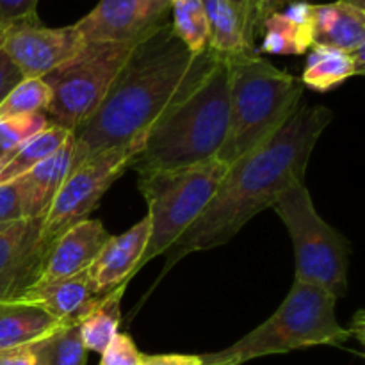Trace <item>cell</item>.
<instances>
[{"mask_svg":"<svg viewBox=\"0 0 365 365\" xmlns=\"http://www.w3.org/2000/svg\"><path fill=\"white\" fill-rule=\"evenodd\" d=\"M331 120L328 107L299 106L269 139L232 163L205 210L170 248L166 269L191 252L227 245L252 217L305 182L310 155Z\"/></svg>","mask_w":365,"mask_h":365,"instance_id":"6da1fadb","label":"cell"},{"mask_svg":"<svg viewBox=\"0 0 365 365\" xmlns=\"http://www.w3.org/2000/svg\"><path fill=\"white\" fill-rule=\"evenodd\" d=\"M217 59L209 48L189 52L171 21L135 43L103 102L73 134L71 171L145 135L168 107L200 84Z\"/></svg>","mask_w":365,"mask_h":365,"instance_id":"7a4b0ae2","label":"cell"},{"mask_svg":"<svg viewBox=\"0 0 365 365\" xmlns=\"http://www.w3.org/2000/svg\"><path fill=\"white\" fill-rule=\"evenodd\" d=\"M230 121V75L217 59L192 91L168 107L146 130L130 166L138 175L195 166L217 157Z\"/></svg>","mask_w":365,"mask_h":365,"instance_id":"3957f363","label":"cell"},{"mask_svg":"<svg viewBox=\"0 0 365 365\" xmlns=\"http://www.w3.org/2000/svg\"><path fill=\"white\" fill-rule=\"evenodd\" d=\"M230 121L217 159L230 166L269 139L299 107L305 86L259 52L227 59Z\"/></svg>","mask_w":365,"mask_h":365,"instance_id":"277c9868","label":"cell"},{"mask_svg":"<svg viewBox=\"0 0 365 365\" xmlns=\"http://www.w3.org/2000/svg\"><path fill=\"white\" fill-rule=\"evenodd\" d=\"M337 299L324 289L294 280L277 312L221 351L202 356L203 365H242L269 355L312 346H342L353 331L339 324Z\"/></svg>","mask_w":365,"mask_h":365,"instance_id":"5b68a950","label":"cell"},{"mask_svg":"<svg viewBox=\"0 0 365 365\" xmlns=\"http://www.w3.org/2000/svg\"><path fill=\"white\" fill-rule=\"evenodd\" d=\"M227 170V164L214 157L180 170L139 175V191L148 203L150 237L135 274L168 252L198 220Z\"/></svg>","mask_w":365,"mask_h":365,"instance_id":"8992f818","label":"cell"},{"mask_svg":"<svg viewBox=\"0 0 365 365\" xmlns=\"http://www.w3.org/2000/svg\"><path fill=\"white\" fill-rule=\"evenodd\" d=\"M271 209L291 235L294 280L317 285L335 299L342 298L348 291V241L319 216L305 182L287 189Z\"/></svg>","mask_w":365,"mask_h":365,"instance_id":"52a82bcc","label":"cell"},{"mask_svg":"<svg viewBox=\"0 0 365 365\" xmlns=\"http://www.w3.org/2000/svg\"><path fill=\"white\" fill-rule=\"evenodd\" d=\"M135 45L84 43L73 57L43 77L50 88L45 113L53 125L77 132L95 114Z\"/></svg>","mask_w":365,"mask_h":365,"instance_id":"ba28073f","label":"cell"},{"mask_svg":"<svg viewBox=\"0 0 365 365\" xmlns=\"http://www.w3.org/2000/svg\"><path fill=\"white\" fill-rule=\"evenodd\" d=\"M143 138L145 135L98 153L77 170L70 171L43 217V237L48 245L68 228L88 220L89 212L98 205L107 189L128 170L134 155L141 150Z\"/></svg>","mask_w":365,"mask_h":365,"instance_id":"9c48e42d","label":"cell"},{"mask_svg":"<svg viewBox=\"0 0 365 365\" xmlns=\"http://www.w3.org/2000/svg\"><path fill=\"white\" fill-rule=\"evenodd\" d=\"M171 0H100L75 29L84 43L135 45L170 24Z\"/></svg>","mask_w":365,"mask_h":365,"instance_id":"30bf717a","label":"cell"},{"mask_svg":"<svg viewBox=\"0 0 365 365\" xmlns=\"http://www.w3.org/2000/svg\"><path fill=\"white\" fill-rule=\"evenodd\" d=\"M84 46L75 25L45 27L34 21H21L4 29L0 48L13 61L24 78H43Z\"/></svg>","mask_w":365,"mask_h":365,"instance_id":"8fae6325","label":"cell"},{"mask_svg":"<svg viewBox=\"0 0 365 365\" xmlns=\"http://www.w3.org/2000/svg\"><path fill=\"white\" fill-rule=\"evenodd\" d=\"M48 250L43 217L0 225V303L18 302L38 284Z\"/></svg>","mask_w":365,"mask_h":365,"instance_id":"7c38bea8","label":"cell"},{"mask_svg":"<svg viewBox=\"0 0 365 365\" xmlns=\"http://www.w3.org/2000/svg\"><path fill=\"white\" fill-rule=\"evenodd\" d=\"M109 239L110 234L98 220H84L68 228L50 245L38 284L63 280L88 271Z\"/></svg>","mask_w":365,"mask_h":365,"instance_id":"4fadbf2b","label":"cell"},{"mask_svg":"<svg viewBox=\"0 0 365 365\" xmlns=\"http://www.w3.org/2000/svg\"><path fill=\"white\" fill-rule=\"evenodd\" d=\"M150 237V220L143 217L130 230L121 235H110L100 255L88 269L93 291L103 296L116 287H127L135 277V267L145 253Z\"/></svg>","mask_w":365,"mask_h":365,"instance_id":"5bb4252c","label":"cell"},{"mask_svg":"<svg viewBox=\"0 0 365 365\" xmlns=\"http://www.w3.org/2000/svg\"><path fill=\"white\" fill-rule=\"evenodd\" d=\"M310 24L314 45L334 46L348 53L365 46V9L351 4L341 0L312 4Z\"/></svg>","mask_w":365,"mask_h":365,"instance_id":"9a60e30c","label":"cell"},{"mask_svg":"<svg viewBox=\"0 0 365 365\" xmlns=\"http://www.w3.org/2000/svg\"><path fill=\"white\" fill-rule=\"evenodd\" d=\"M71 153H73V139L48 159L16 178L20 185L25 217H45L61 185L70 175Z\"/></svg>","mask_w":365,"mask_h":365,"instance_id":"2e32d148","label":"cell"},{"mask_svg":"<svg viewBox=\"0 0 365 365\" xmlns=\"http://www.w3.org/2000/svg\"><path fill=\"white\" fill-rule=\"evenodd\" d=\"M312 4L292 2L285 9L271 14L262 25L260 52L277 56H303L312 48Z\"/></svg>","mask_w":365,"mask_h":365,"instance_id":"e0dca14e","label":"cell"},{"mask_svg":"<svg viewBox=\"0 0 365 365\" xmlns=\"http://www.w3.org/2000/svg\"><path fill=\"white\" fill-rule=\"evenodd\" d=\"M98 298L93 291L88 271H84L63 280L34 285L18 302L36 303L57 321H70L78 319Z\"/></svg>","mask_w":365,"mask_h":365,"instance_id":"ac0fdd59","label":"cell"},{"mask_svg":"<svg viewBox=\"0 0 365 365\" xmlns=\"http://www.w3.org/2000/svg\"><path fill=\"white\" fill-rule=\"evenodd\" d=\"M63 323L66 321H57L36 303H0V353L36 344Z\"/></svg>","mask_w":365,"mask_h":365,"instance_id":"d6986e66","label":"cell"},{"mask_svg":"<svg viewBox=\"0 0 365 365\" xmlns=\"http://www.w3.org/2000/svg\"><path fill=\"white\" fill-rule=\"evenodd\" d=\"M127 287H116L107 294L100 296L81 317L78 328L84 348L102 355L103 349L109 346L121 321V298Z\"/></svg>","mask_w":365,"mask_h":365,"instance_id":"ffe728a7","label":"cell"},{"mask_svg":"<svg viewBox=\"0 0 365 365\" xmlns=\"http://www.w3.org/2000/svg\"><path fill=\"white\" fill-rule=\"evenodd\" d=\"M71 139H73V132L48 123V127L32 135L13 155H9L6 160L0 163V184L16 180L18 177L25 175L32 168L38 166L39 163L53 155L57 150L63 148Z\"/></svg>","mask_w":365,"mask_h":365,"instance_id":"44dd1931","label":"cell"},{"mask_svg":"<svg viewBox=\"0 0 365 365\" xmlns=\"http://www.w3.org/2000/svg\"><path fill=\"white\" fill-rule=\"evenodd\" d=\"M209 20V50L221 59L257 52L248 45L241 21L227 0H202Z\"/></svg>","mask_w":365,"mask_h":365,"instance_id":"7402d4cb","label":"cell"},{"mask_svg":"<svg viewBox=\"0 0 365 365\" xmlns=\"http://www.w3.org/2000/svg\"><path fill=\"white\" fill-rule=\"evenodd\" d=\"M355 75H360V71L351 53L334 46L314 45L299 81L314 91H330Z\"/></svg>","mask_w":365,"mask_h":365,"instance_id":"603a6c76","label":"cell"},{"mask_svg":"<svg viewBox=\"0 0 365 365\" xmlns=\"http://www.w3.org/2000/svg\"><path fill=\"white\" fill-rule=\"evenodd\" d=\"M31 348L39 365H86L88 362V349L82 342L78 319L66 321Z\"/></svg>","mask_w":365,"mask_h":365,"instance_id":"cb8c5ba5","label":"cell"},{"mask_svg":"<svg viewBox=\"0 0 365 365\" xmlns=\"http://www.w3.org/2000/svg\"><path fill=\"white\" fill-rule=\"evenodd\" d=\"M171 14V29L189 52H205L209 48V20L202 0H173Z\"/></svg>","mask_w":365,"mask_h":365,"instance_id":"d4e9b609","label":"cell"},{"mask_svg":"<svg viewBox=\"0 0 365 365\" xmlns=\"http://www.w3.org/2000/svg\"><path fill=\"white\" fill-rule=\"evenodd\" d=\"M50 102V88L43 78H24L0 102V120L9 116L45 113Z\"/></svg>","mask_w":365,"mask_h":365,"instance_id":"484cf974","label":"cell"},{"mask_svg":"<svg viewBox=\"0 0 365 365\" xmlns=\"http://www.w3.org/2000/svg\"><path fill=\"white\" fill-rule=\"evenodd\" d=\"M48 127V118L43 113L9 116L0 120V163L13 155L25 141Z\"/></svg>","mask_w":365,"mask_h":365,"instance_id":"4316f807","label":"cell"},{"mask_svg":"<svg viewBox=\"0 0 365 365\" xmlns=\"http://www.w3.org/2000/svg\"><path fill=\"white\" fill-rule=\"evenodd\" d=\"M143 356L145 355L139 351L130 335L118 331L109 346L103 349L100 365H141Z\"/></svg>","mask_w":365,"mask_h":365,"instance_id":"83f0119b","label":"cell"},{"mask_svg":"<svg viewBox=\"0 0 365 365\" xmlns=\"http://www.w3.org/2000/svg\"><path fill=\"white\" fill-rule=\"evenodd\" d=\"M39 0H0V32L21 21L39 20L36 14Z\"/></svg>","mask_w":365,"mask_h":365,"instance_id":"f1b7e54d","label":"cell"},{"mask_svg":"<svg viewBox=\"0 0 365 365\" xmlns=\"http://www.w3.org/2000/svg\"><path fill=\"white\" fill-rule=\"evenodd\" d=\"M25 220L20 185L16 180L0 184V225Z\"/></svg>","mask_w":365,"mask_h":365,"instance_id":"f546056e","label":"cell"},{"mask_svg":"<svg viewBox=\"0 0 365 365\" xmlns=\"http://www.w3.org/2000/svg\"><path fill=\"white\" fill-rule=\"evenodd\" d=\"M292 2H298V0H248L250 31H252L253 41H257V38H259L260 32H262L264 21H266L271 14L278 13V11L291 6Z\"/></svg>","mask_w":365,"mask_h":365,"instance_id":"4dcf8cb0","label":"cell"},{"mask_svg":"<svg viewBox=\"0 0 365 365\" xmlns=\"http://www.w3.org/2000/svg\"><path fill=\"white\" fill-rule=\"evenodd\" d=\"M21 81H24V75H21L20 70L14 66L13 61L6 56V52L0 48V102H2V100L9 95L11 89Z\"/></svg>","mask_w":365,"mask_h":365,"instance_id":"1f68e13d","label":"cell"},{"mask_svg":"<svg viewBox=\"0 0 365 365\" xmlns=\"http://www.w3.org/2000/svg\"><path fill=\"white\" fill-rule=\"evenodd\" d=\"M141 365H203L200 355H145Z\"/></svg>","mask_w":365,"mask_h":365,"instance_id":"d6a6232c","label":"cell"},{"mask_svg":"<svg viewBox=\"0 0 365 365\" xmlns=\"http://www.w3.org/2000/svg\"><path fill=\"white\" fill-rule=\"evenodd\" d=\"M227 2H228V6L234 9V13L237 14L248 45L252 46V48H255V41H253L252 31H250V4H248V0H227Z\"/></svg>","mask_w":365,"mask_h":365,"instance_id":"836d02e7","label":"cell"},{"mask_svg":"<svg viewBox=\"0 0 365 365\" xmlns=\"http://www.w3.org/2000/svg\"><path fill=\"white\" fill-rule=\"evenodd\" d=\"M32 364H34V353H32L31 346L14 349V351L0 353V365H32Z\"/></svg>","mask_w":365,"mask_h":365,"instance_id":"e575fe53","label":"cell"},{"mask_svg":"<svg viewBox=\"0 0 365 365\" xmlns=\"http://www.w3.org/2000/svg\"><path fill=\"white\" fill-rule=\"evenodd\" d=\"M341 2L351 4V6L360 7V9H365V0H341Z\"/></svg>","mask_w":365,"mask_h":365,"instance_id":"d590c367","label":"cell"},{"mask_svg":"<svg viewBox=\"0 0 365 365\" xmlns=\"http://www.w3.org/2000/svg\"><path fill=\"white\" fill-rule=\"evenodd\" d=\"M32 365H39V364H38V362H36V360H34V364H32Z\"/></svg>","mask_w":365,"mask_h":365,"instance_id":"8d00e7d4","label":"cell"},{"mask_svg":"<svg viewBox=\"0 0 365 365\" xmlns=\"http://www.w3.org/2000/svg\"><path fill=\"white\" fill-rule=\"evenodd\" d=\"M0 34H2V32H0Z\"/></svg>","mask_w":365,"mask_h":365,"instance_id":"74e56055","label":"cell"},{"mask_svg":"<svg viewBox=\"0 0 365 365\" xmlns=\"http://www.w3.org/2000/svg\"><path fill=\"white\" fill-rule=\"evenodd\" d=\"M171 2H173V0H171Z\"/></svg>","mask_w":365,"mask_h":365,"instance_id":"f35d334b","label":"cell"}]
</instances>
